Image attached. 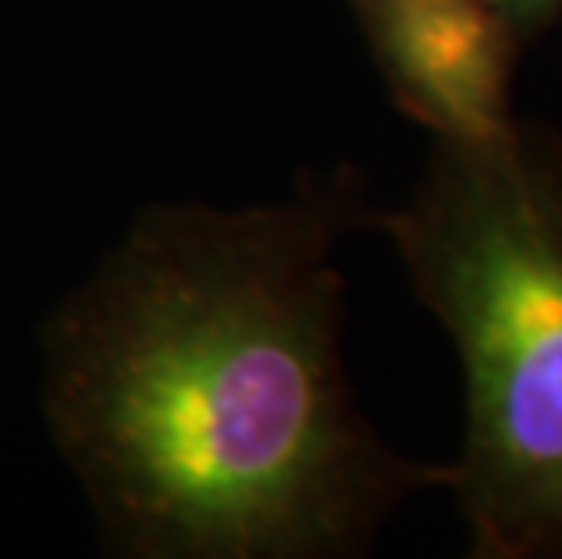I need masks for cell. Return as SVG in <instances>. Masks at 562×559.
<instances>
[{"mask_svg": "<svg viewBox=\"0 0 562 559\" xmlns=\"http://www.w3.org/2000/svg\"><path fill=\"white\" fill-rule=\"evenodd\" d=\"M352 175L146 211L44 331V411L105 538L153 559H334L450 466L381 444L341 364Z\"/></svg>", "mask_w": 562, "mask_h": 559, "instance_id": "1", "label": "cell"}, {"mask_svg": "<svg viewBox=\"0 0 562 559\" xmlns=\"http://www.w3.org/2000/svg\"><path fill=\"white\" fill-rule=\"evenodd\" d=\"M378 225L461 360L447 487L472 556L562 559V142L522 124L436 142L422 186Z\"/></svg>", "mask_w": 562, "mask_h": 559, "instance_id": "2", "label": "cell"}, {"mask_svg": "<svg viewBox=\"0 0 562 559\" xmlns=\"http://www.w3.org/2000/svg\"><path fill=\"white\" fill-rule=\"evenodd\" d=\"M400 110L436 142H490L508 110L519 30L497 0H349Z\"/></svg>", "mask_w": 562, "mask_h": 559, "instance_id": "3", "label": "cell"}, {"mask_svg": "<svg viewBox=\"0 0 562 559\" xmlns=\"http://www.w3.org/2000/svg\"><path fill=\"white\" fill-rule=\"evenodd\" d=\"M501 11L512 19V26L519 30V37L526 41L530 33H537L548 19L562 8V0H497Z\"/></svg>", "mask_w": 562, "mask_h": 559, "instance_id": "4", "label": "cell"}]
</instances>
